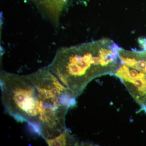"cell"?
<instances>
[{
    "instance_id": "6da1fadb",
    "label": "cell",
    "mask_w": 146,
    "mask_h": 146,
    "mask_svg": "<svg viewBox=\"0 0 146 146\" xmlns=\"http://www.w3.org/2000/svg\"><path fill=\"white\" fill-rule=\"evenodd\" d=\"M0 86L5 112L45 140L67 128L66 115L76 106V98L48 66L25 75L2 71Z\"/></svg>"
},
{
    "instance_id": "7a4b0ae2",
    "label": "cell",
    "mask_w": 146,
    "mask_h": 146,
    "mask_svg": "<svg viewBox=\"0 0 146 146\" xmlns=\"http://www.w3.org/2000/svg\"><path fill=\"white\" fill-rule=\"evenodd\" d=\"M121 47L103 39L57 50L48 68L76 98L94 79L113 75Z\"/></svg>"
},
{
    "instance_id": "3957f363",
    "label": "cell",
    "mask_w": 146,
    "mask_h": 146,
    "mask_svg": "<svg viewBox=\"0 0 146 146\" xmlns=\"http://www.w3.org/2000/svg\"><path fill=\"white\" fill-rule=\"evenodd\" d=\"M115 73L131 96L146 112V54L145 51H128L121 48Z\"/></svg>"
},
{
    "instance_id": "277c9868",
    "label": "cell",
    "mask_w": 146,
    "mask_h": 146,
    "mask_svg": "<svg viewBox=\"0 0 146 146\" xmlns=\"http://www.w3.org/2000/svg\"><path fill=\"white\" fill-rule=\"evenodd\" d=\"M45 19L55 27L59 25L60 17L69 0H31Z\"/></svg>"
},
{
    "instance_id": "5b68a950",
    "label": "cell",
    "mask_w": 146,
    "mask_h": 146,
    "mask_svg": "<svg viewBox=\"0 0 146 146\" xmlns=\"http://www.w3.org/2000/svg\"><path fill=\"white\" fill-rule=\"evenodd\" d=\"M48 146L75 145L78 143L76 139L70 134L67 128L54 138L45 140Z\"/></svg>"
},
{
    "instance_id": "8992f818",
    "label": "cell",
    "mask_w": 146,
    "mask_h": 146,
    "mask_svg": "<svg viewBox=\"0 0 146 146\" xmlns=\"http://www.w3.org/2000/svg\"><path fill=\"white\" fill-rule=\"evenodd\" d=\"M139 44L143 50H146V38H140L138 40Z\"/></svg>"
}]
</instances>
